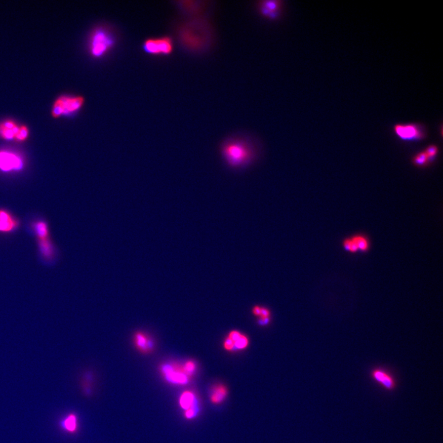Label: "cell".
I'll return each instance as SVG.
<instances>
[{
    "mask_svg": "<svg viewBox=\"0 0 443 443\" xmlns=\"http://www.w3.org/2000/svg\"><path fill=\"white\" fill-rule=\"evenodd\" d=\"M19 222L8 211L0 210V232H11L18 227Z\"/></svg>",
    "mask_w": 443,
    "mask_h": 443,
    "instance_id": "16",
    "label": "cell"
},
{
    "mask_svg": "<svg viewBox=\"0 0 443 443\" xmlns=\"http://www.w3.org/2000/svg\"><path fill=\"white\" fill-rule=\"evenodd\" d=\"M19 128V126L13 120H6L0 124V138L7 141L15 139Z\"/></svg>",
    "mask_w": 443,
    "mask_h": 443,
    "instance_id": "17",
    "label": "cell"
},
{
    "mask_svg": "<svg viewBox=\"0 0 443 443\" xmlns=\"http://www.w3.org/2000/svg\"><path fill=\"white\" fill-rule=\"evenodd\" d=\"M143 49L151 55H170L174 50L173 41L169 36L147 39L143 44Z\"/></svg>",
    "mask_w": 443,
    "mask_h": 443,
    "instance_id": "8",
    "label": "cell"
},
{
    "mask_svg": "<svg viewBox=\"0 0 443 443\" xmlns=\"http://www.w3.org/2000/svg\"><path fill=\"white\" fill-rule=\"evenodd\" d=\"M159 370L165 381L173 385H187L192 379V377L185 372L183 364L179 363H166L160 366Z\"/></svg>",
    "mask_w": 443,
    "mask_h": 443,
    "instance_id": "6",
    "label": "cell"
},
{
    "mask_svg": "<svg viewBox=\"0 0 443 443\" xmlns=\"http://www.w3.org/2000/svg\"><path fill=\"white\" fill-rule=\"evenodd\" d=\"M179 38L189 52L205 54L215 45L216 33L210 19L188 18L180 28Z\"/></svg>",
    "mask_w": 443,
    "mask_h": 443,
    "instance_id": "2",
    "label": "cell"
},
{
    "mask_svg": "<svg viewBox=\"0 0 443 443\" xmlns=\"http://www.w3.org/2000/svg\"><path fill=\"white\" fill-rule=\"evenodd\" d=\"M213 0H197L180 2L179 7L188 18L210 19L216 8Z\"/></svg>",
    "mask_w": 443,
    "mask_h": 443,
    "instance_id": "5",
    "label": "cell"
},
{
    "mask_svg": "<svg viewBox=\"0 0 443 443\" xmlns=\"http://www.w3.org/2000/svg\"><path fill=\"white\" fill-rule=\"evenodd\" d=\"M34 227H35V230L37 237H38V241L49 239V229H48V225L46 224V222L39 221L35 223Z\"/></svg>",
    "mask_w": 443,
    "mask_h": 443,
    "instance_id": "22",
    "label": "cell"
},
{
    "mask_svg": "<svg viewBox=\"0 0 443 443\" xmlns=\"http://www.w3.org/2000/svg\"><path fill=\"white\" fill-rule=\"evenodd\" d=\"M114 45L112 35L104 28L93 31L90 41V52L94 58H102L109 52Z\"/></svg>",
    "mask_w": 443,
    "mask_h": 443,
    "instance_id": "3",
    "label": "cell"
},
{
    "mask_svg": "<svg viewBox=\"0 0 443 443\" xmlns=\"http://www.w3.org/2000/svg\"><path fill=\"white\" fill-rule=\"evenodd\" d=\"M183 367H184L185 372L191 377H193L197 370V365L196 362L193 361V360L191 359L187 360V361H185L184 364H183Z\"/></svg>",
    "mask_w": 443,
    "mask_h": 443,
    "instance_id": "26",
    "label": "cell"
},
{
    "mask_svg": "<svg viewBox=\"0 0 443 443\" xmlns=\"http://www.w3.org/2000/svg\"><path fill=\"white\" fill-rule=\"evenodd\" d=\"M250 341L247 336L238 331L233 330L228 334L223 343V347L228 351L244 350L248 347Z\"/></svg>",
    "mask_w": 443,
    "mask_h": 443,
    "instance_id": "10",
    "label": "cell"
},
{
    "mask_svg": "<svg viewBox=\"0 0 443 443\" xmlns=\"http://www.w3.org/2000/svg\"><path fill=\"white\" fill-rule=\"evenodd\" d=\"M85 98L81 96H63L54 102L51 113L54 118L73 115L84 107Z\"/></svg>",
    "mask_w": 443,
    "mask_h": 443,
    "instance_id": "4",
    "label": "cell"
},
{
    "mask_svg": "<svg viewBox=\"0 0 443 443\" xmlns=\"http://www.w3.org/2000/svg\"><path fill=\"white\" fill-rule=\"evenodd\" d=\"M133 344L140 353L149 354L155 349V342L152 336L144 331H137L133 336Z\"/></svg>",
    "mask_w": 443,
    "mask_h": 443,
    "instance_id": "12",
    "label": "cell"
},
{
    "mask_svg": "<svg viewBox=\"0 0 443 443\" xmlns=\"http://www.w3.org/2000/svg\"><path fill=\"white\" fill-rule=\"evenodd\" d=\"M228 389L224 384H216L211 388L210 399L213 405H221L227 399Z\"/></svg>",
    "mask_w": 443,
    "mask_h": 443,
    "instance_id": "15",
    "label": "cell"
},
{
    "mask_svg": "<svg viewBox=\"0 0 443 443\" xmlns=\"http://www.w3.org/2000/svg\"><path fill=\"white\" fill-rule=\"evenodd\" d=\"M252 311L254 316L259 317L260 325H267L270 322L271 312L267 308L256 305L253 307Z\"/></svg>",
    "mask_w": 443,
    "mask_h": 443,
    "instance_id": "20",
    "label": "cell"
},
{
    "mask_svg": "<svg viewBox=\"0 0 443 443\" xmlns=\"http://www.w3.org/2000/svg\"><path fill=\"white\" fill-rule=\"evenodd\" d=\"M24 162L18 154L10 151H0V170L4 172L21 170Z\"/></svg>",
    "mask_w": 443,
    "mask_h": 443,
    "instance_id": "11",
    "label": "cell"
},
{
    "mask_svg": "<svg viewBox=\"0 0 443 443\" xmlns=\"http://www.w3.org/2000/svg\"><path fill=\"white\" fill-rule=\"evenodd\" d=\"M351 244V241L350 238H345L344 240V241H343V244H342L343 247H344V250L346 251H347V252H350Z\"/></svg>",
    "mask_w": 443,
    "mask_h": 443,
    "instance_id": "27",
    "label": "cell"
},
{
    "mask_svg": "<svg viewBox=\"0 0 443 443\" xmlns=\"http://www.w3.org/2000/svg\"><path fill=\"white\" fill-rule=\"evenodd\" d=\"M393 131L398 138L404 141H420L426 137L425 128L419 124H396L394 126Z\"/></svg>",
    "mask_w": 443,
    "mask_h": 443,
    "instance_id": "7",
    "label": "cell"
},
{
    "mask_svg": "<svg viewBox=\"0 0 443 443\" xmlns=\"http://www.w3.org/2000/svg\"><path fill=\"white\" fill-rule=\"evenodd\" d=\"M285 8V2L283 0H261L256 4L259 13L270 21H277L281 18Z\"/></svg>",
    "mask_w": 443,
    "mask_h": 443,
    "instance_id": "9",
    "label": "cell"
},
{
    "mask_svg": "<svg viewBox=\"0 0 443 443\" xmlns=\"http://www.w3.org/2000/svg\"><path fill=\"white\" fill-rule=\"evenodd\" d=\"M424 151L427 154L431 164V163L433 162L434 159L436 158L437 155H438L439 148L436 145H430L425 148Z\"/></svg>",
    "mask_w": 443,
    "mask_h": 443,
    "instance_id": "25",
    "label": "cell"
},
{
    "mask_svg": "<svg viewBox=\"0 0 443 443\" xmlns=\"http://www.w3.org/2000/svg\"><path fill=\"white\" fill-rule=\"evenodd\" d=\"M179 404L183 410L186 411L195 407H198L196 394L190 390L184 391L179 397Z\"/></svg>",
    "mask_w": 443,
    "mask_h": 443,
    "instance_id": "18",
    "label": "cell"
},
{
    "mask_svg": "<svg viewBox=\"0 0 443 443\" xmlns=\"http://www.w3.org/2000/svg\"><path fill=\"white\" fill-rule=\"evenodd\" d=\"M371 377L383 388L388 391H393L396 387V381L394 376L388 371L382 368H376L371 371Z\"/></svg>",
    "mask_w": 443,
    "mask_h": 443,
    "instance_id": "13",
    "label": "cell"
},
{
    "mask_svg": "<svg viewBox=\"0 0 443 443\" xmlns=\"http://www.w3.org/2000/svg\"><path fill=\"white\" fill-rule=\"evenodd\" d=\"M351 238L355 243L356 247L358 249V251L366 253L368 252L369 250H370V242L368 237L359 234V235H356L351 237Z\"/></svg>",
    "mask_w": 443,
    "mask_h": 443,
    "instance_id": "21",
    "label": "cell"
},
{
    "mask_svg": "<svg viewBox=\"0 0 443 443\" xmlns=\"http://www.w3.org/2000/svg\"><path fill=\"white\" fill-rule=\"evenodd\" d=\"M59 427L64 432L68 434H74L78 433L79 428L78 416L74 413H68L61 420Z\"/></svg>",
    "mask_w": 443,
    "mask_h": 443,
    "instance_id": "14",
    "label": "cell"
},
{
    "mask_svg": "<svg viewBox=\"0 0 443 443\" xmlns=\"http://www.w3.org/2000/svg\"><path fill=\"white\" fill-rule=\"evenodd\" d=\"M39 241L40 253L47 261H50L54 258V249L50 239L41 240Z\"/></svg>",
    "mask_w": 443,
    "mask_h": 443,
    "instance_id": "19",
    "label": "cell"
},
{
    "mask_svg": "<svg viewBox=\"0 0 443 443\" xmlns=\"http://www.w3.org/2000/svg\"><path fill=\"white\" fill-rule=\"evenodd\" d=\"M261 140L252 134L237 132L221 142L219 153L227 168L233 171L247 170L259 162L263 153Z\"/></svg>",
    "mask_w": 443,
    "mask_h": 443,
    "instance_id": "1",
    "label": "cell"
},
{
    "mask_svg": "<svg viewBox=\"0 0 443 443\" xmlns=\"http://www.w3.org/2000/svg\"><path fill=\"white\" fill-rule=\"evenodd\" d=\"M28 136H29V130H28L26 126H21V127H19V130L16 134L14 140L18 142H24L26 141Z\"/></svg>",
    "mask_w": 443,
    "mask_h": 443,
    "instance_id": "24",
    "label": "cell"
},
{
    "mask_svg": "<svg viewBox=\"0 0 443 443\" xmlns=\"http://www.w3.org/2000/svg\"><path fill=\"white\" fill-rule=\"evenodd\" d=\"M413 163L414 165L419 168L428 167L431 164L429 158L424 151H421L413 157Z\"/></svg>",
    "mask_w": 443,
    "mask_h": 443,
    "instance_id": "23",
    "label": "cell"
}]
</instances>
